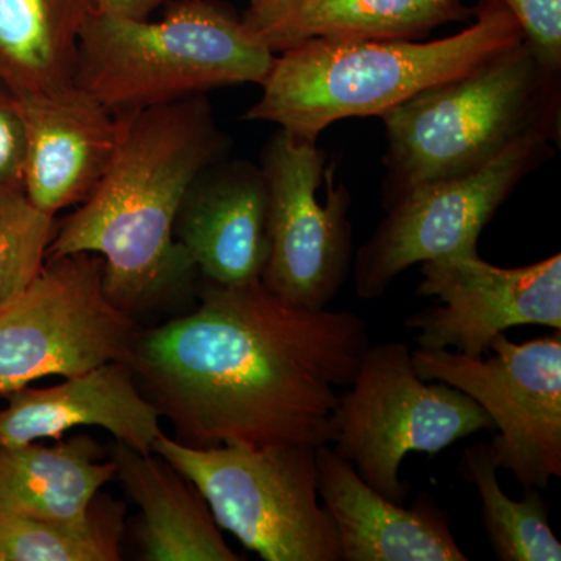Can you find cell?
Segmentation results:
<instances>
[{
    "label": "cell",
    "instance_id": "obj_13",
    "mask_svg": "<svg viewBox=\"0 0 561 561\" xmlns=\"http://www.w3.org/2000/svg\"><path fill=\"white\" fill-rule=\"evenodd\" d=\"M317 490L341 545V561H467L448 513L430 494L412 507L373 490L331 445L316 446Z\"/></svg>",
    "mask_w": 561,
    "mask_h": 561
},
{
    "label": "cell",
    "instance_id": "obj_18",
    "mask_svg": "<svg viewBox=\"0 0 561 561\" xmlns=\"http://www.w3.org/2000/svg\"><path fill=\"white\" fill-rule=\"evenodd\" d=\"M102 456V446L87 434L54 446L0 443V513L84 518L103 486L116 478V465Z\"/></svg>",
    "mask_w": 561,
    "mask_h": 561
},
{
    "label": "cell",
    "instance_id": "obj_12",
    "mask_svg": "<svg viewBox=\"0 0 561 561\" xmlns=\"http://www.w3.org/2000/svg\"><path fill=\"white\" fill-rule=\"evenodd\" d=\"M416 294L440 306L413 313L404 327L420 348H454L470 357L489 354L491 342L515 327L561 331V254L504 268L481 256H454L421 264Z\"/></svg>",
    "mask_w": 561,
    "mask_h": 561
},
{
    "label": "cell",
    "instance_id": "obj_16",
    "mask_svg": "<svg viewBox=\"0 0 561 561\" xmlns=\"http://www.w3.org/2000/svg\"><path fill=\"white\" fill-rule=\"evenodd\" d=\"M3 400L2 445H25L44 438L60 442L76 427L98 426L135 451L151 454L162 434L160 411L140 391L130 365L124 362L70 376L57 386H27Z\"/></svg>",
    "mask_w": 561,
    "mask_h": 561
},
{
    "label": "cell",
    "instance_id": "obj_17",
    "mask_svg": "<svg viewBox=\"0 0 561 561\" xmlns=\"http://www.w3.org/2000/svg\"><path fill=\"white\" fill-rule=\"evenodd\" d=\"M116 478L140 511L139 541L147 561H241L225 541L208 502L158 454L116 442Z\"/></svg>",
    "mask_w": 561,
    "mask_h": 561
},
{
    "label": "cell",
    "instance_id": "obj_1",
    "mask_svg": "<svg viewBox=\"0 0 561 561\" xmlns=\"http://www.w3.org/2000/svg\"><path fill=\"white\" fill-rule=\"evenodd\" d=\"M368 346L356 313L290 308L261 280H206L194 311L140 330L128 365L184 445L320 446Z\"/></svg>",
    "mask_w": 561,
    "mask_h": 561
},
{
    "label": "cell",
    "instance_id": "obj_20",
    "mask_svg": "<svg viewBox=\"0 0 561 561\" xmlns=\"http://www.w3.org/2000/svg\"><path fill=\"white\" fill-rule=\"evenodd\" d=\"M471 16L461 0H316L257 38L275 55L309 39L419 41Z\"/></svg>",
    "mask_w": 561,
    "mask_h": 561
},
{
    "label": "cell",
    "instance_id": "obj_10",
    "mask_svg": "<svg viewBox=\"0 0 561 561\" xmlns=\"http://www.w3.org/2000/svg\"><path fill=\"white\" fill-rule=\"evenodd\" d=\"M560 117L531 128L478 171L435 181L387 209L357 250L354 286L364 300L382 297L412 265L478 256L479 236L524 176L551 158Z\"/></svg>",
    "mask_w": 561,
    "mask_h": 561
},
{
    "label": "cell",
    "instance_id": "obj_15",
    "mask_svg": "<svg viewBox=\"0 0 561 561\" xmlns=\"http://www.w3.org/2000/svg\"><path fill=\"white\" fill-rule=\"evenodd\" d=\"M16 101L27 138V197L50 216L87 202L116 153L119 116L79 87Z\"/></svg>",
    "mask_w": 561,
    "mask_h": 561
},
{
    "label": "cell",
    "instance_id": "obj_27",
    "mask_svg": "<svg viewBox=\"0 0 561 561\" xmlns=\"http://www.w3.org/2000/svg\"><path fill=\"white\" fill-rule=\"evenodd\" d=\"M175 2H184V0H92L94 9L121 14V16L139 18V20H147L150 11L158 9L162 3Z\"/></svg>",
    "mask_w": 561,
    "mask_h": 561
},
{
    "label": "cell",
    "instance_id": "obj_26",
    "mask_svg": "<svg viewBox=\"0 0 561 561\" xmlns=\"http://www.w3.org/2000/svg\"><path fill=\"white\" fill-rule=\"evenodd\" d=\"M313 2L316 0H275L267 9L247 11L242 21L254 35L260 36L273 27H278L283 22L289 21L290 18L308 9Z\"/></svg>",
    "mask_w": 561,
    "mask_h": 561
},
{
    "label": "cell",
    "instance_id": "obj_14",
    "mask_svg": "<svg viewBox=\"0 0 561 561\" xmlns=\"http://www.w3.org/2000/svg\"><path fill=\"white\" fill-rule=\"evenodd\" d=\"M175 239L195 271L220 286L261 280L268 260V198L260 165L217 161L181 203Z\"/></svg>",
    "mask_w": 561,
    "mask_h": 561
},
{
    "label": "cell",
    "instance_id": "obj_25",
    "mask_svg": "<svg viewBox=\"0 0 561 561\" xmlns=\"http://www.w3.org/2000/svg\"><path fill=\"white\" fill-rule=\"evenodd\" d=\"M25 149L20 103L0 84V190L24 191Z\"/></svg>",
    "mask_w": 561,
    "mask_h": 561
},
{
    "label": "cell",
    "instance_id": "obj_5",
    "mask_svg": "<svg viewBox=\"0 0 561 561\" xmlns=\"http://www.w3.org/2000/svg\"><path fill=\"white\" fill-rule=\"evenodd\" d=\"M276 55L245 22L205 0L171 3L160 21L92 7L79 38L76 87L114 116L257 83Z\"/></svg>",
    "mask_w": 561,
    "mask_h": 561
},
{
    "label": "cell",
    "instance_id": "obj_8",
    "mask_svg": "<svg viewBox=\"0 0 561 561\" xmlns=\"http://www.w3.org/2000/svg\"><path fill=\"white\" fill-rule=\"evenodd\" d=\"M140 328L103 286L98 254L49 257L21 294L0 306V398L49 376L130 364Z\"/></svg>",
    "mask_w": 561,
    "mask_h": 561
},
{
    "label": "cell",
    "instance_id": "obj_19",
    "mask_svg": "<svg viewBox=\"0 0 561 561\" xmlns=\"http://www.w3.org/2000/svg\"><path fill=\"white\" fill-rule=\"evenodd\" d=\"M92 0H0V84L16 99L76 87L77 49Z\"/></svg>",
    "mask_w": 561,
    "mask_h": 561
},
{
    "label": "cell",
    "instance_id": "obj_9",
    "mask_svg": "<svg viewBox=\"0 0 561 561\" xmlns=\"http://www.w3.org/2000/svg\"><path fill=\"white\" fill-rule=\"evenodd\" d=\"M317 140L279 128L265 142L261 172L268 198V260L262 286L290 308L321 311L341 291L353 262L350 191Z\"/></svg>",
    "mask_w": 561,
    "mask_h": 561
},
{
    "label": "cell",
    "instance_id": "obj_2",
    "mask_svg": "<svg viewBox=\"0 0 561 561\" xmlns=\"http://www.w3.org/2000/svg\"><path fill=\"white\" fill-rule=\"evenodd\" d=\"M119 119L108 171L90 198L55 228L47 260L98 254L106 295L133 317L195 271L176 242V216L195 179L221 160L228 139L205 95Z\"/></svg>",
    "mask_w": 561,
    "mask_h": 561
},
{
    "label": "cell",
    "instance_id": "obj_7",
    "mask_svg": "<svg viewBox=\"0 0 561 561\" xmlns=\"http://www.w3.org/2000/svg\"><path fill=\"white\" fill-rule=\"evenodd\" d=\"M331 420L335 451L397 504H405L411 493L400 478L405 456H435L461 438L494 431L493 421L467 393L421 379L402 342L370 343Z\"/></svg>",
    "mask_w": 561,
    "mask_h": 561
},
{
    "label": "cell",
    "instance_id": "obj_3",
    "mask_svg": "<svg viewBox=\"0 0 561 561\" xmlns=\"http://www.w3.org/2000/svg\"><path fill=\"white\" fill-rule=\"evenodd\" d=\"M524 39L502 0H481L474 22L427 41L309 39L276 55L243 119L319 139L334 122L381 116L427 88L478 68Z\"/></svg>",
    "mask_w": 561,
    "mask_h": 561
},
{
    "label": "cell",
    "instance_id": "obj_11",
    "mask_svg": "<svg viewBox=\"0 0 561 561\" xmlns=\"http://www.w3.org/2000/svg\"><path fill=\"white\" fill-rule=\"evenodd\" d=\"M489 357L419 348L413 368L424 381L445 382L471 397L493 421L491 459L524 489L546 490L561 478V331L524 343L505 334Z\"/></svg>",
    "mask_w": 561,
    "mask_h": 561
},
{
    "label": "cell",
    "instance_id": "obj_22",
    "mask_svg": "<svg viewBox=\"0 0 561 561\" xmlns=\"http://www.w3.org/2000/svg\"><path fill=\"white\" fill-rule=\"evenodd\" d=\"M124 515L102 493L77 522L0 513V561H119Z\"/></svg>",
    "mask_w": 561,
    "mask_h": 561
},
{
    "label": "cell",
    "instance_id": "obj_28",
    "mask_svg": "<svg viewBox=\"0 0 561 561\" xmlns=\"http://www.w3.org/2000/svg\"><path fill=\"white\" fill-rule=\"evenodd\" d=\"M275 2V0H250V7L247 11H260L267 9L271 3Z\"/></svg>",
    "mask_w": 561,
    "mask_h": 561
},
{
    "label": "cell",
    "instance_id": "obj_21",
    "mask_svg": "<svg viewBox=\"0 0 561 561\" xmlns=\"http://www.w3.org/2000/svg\"><path fill=\"white\" fill-rule=\"evenodd\" d=\"M457 470L478 490L483 529L497 560H561V542L549 524L548 502L540 489H526L522 501L508 497L501 489L489 443L465 448Z\"/></svg>",
    "mask_w": 561,
    "mask_h": 561
},
{
    "label": "cell",
    "instance_id": "obj_23",
    "mask_svg": "<svg viewBox=\"0 0 561 561\" xmlns=\"http://www.w3.org/2000/svg\"><path fill=\"white\" fill-rule=\"evenodd\" d=\"M55 216L22 190H0V306L43 271L55 234Z\"/></svg>",
    "mask_w": 561,
    "mask_h": 561
},
{
    "label": "cell",
    "instance_id": "obj_6",
    "mask_svg": "<svg viewBox=\"0 0 561 561\" xmlns=\"http://www.w3.org/2000/svg\"><path fill=\"white\" fill-rule=\"evenodd\" d=\"M153 453L208 502L220 529L265 561H341L317 490L316 446L184 445L162 432Z\"/></svg>",
    "mask_w": 561,
    "mask_h": 561
},
{
    "label": "cell",
    "instance_id": "obj_24",
    "mask_svg": "<svg viewBox=\"0 0 561 561\" xmlns=\"http://www.w3.org/2000/svg\"><path fill=\"white\" fill-rule=\"evenodd\" d=\"M542 65L561 72V0H502Z\"/></svg>",
    "mask_w": 561,
    "mask_h": 561
},
{
    "label": "cell",
    "instance_id": "obj_4",
    "mask_svg": "<svg viewBox=\"0 0 561 561\" xmlns=\"http://www.w3.org/2000/svg\"><path fill=\"white\" fill-rule=\"evenodd\" d=\"M560 72L526 39L381 114L387 133L382 206L478 171L541 122L560 117Z\"/></svg>",
    "mask_w": 561,
    "mask_h": 561
}]
</instances>
